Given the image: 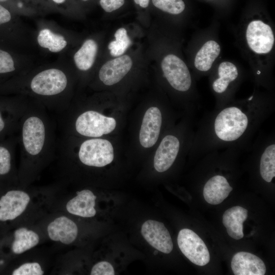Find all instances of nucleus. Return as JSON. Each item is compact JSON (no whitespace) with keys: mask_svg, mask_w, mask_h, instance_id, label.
Wrapping results in <instances>:
<instances>
[{"mask_svg":"<svg viewBox=\"0 0 275 275\" xmlns=\"http://www.w3.org/2000/svg\"><path fill=\"white\" fill-rule=\"evenodd\" d=\"M274 110L272 100L253 94L206 113L194 132L190 152L195 157L216 150L247 151L254 136Z\"/></svg>","mask_w":275,"mask_h":275,"instance_id":"f257e3e1","label":"nucleus"},{"mask_svg":"<svg viewBox=\"0 0 275 275\" xmlns=\"http://www.w3.org/2000/svg\"><path fill=\"white\" fill-rule=\"evenodd\" d=\"M41 103H29L20 120L18 144L22 159L36 161L56 151L54 126Z\"/></svg>","mask_w":275,"mask_h":275,"instance_id":"f03ea898","label":"nucleus"},{"mask_svg":"<svg viewBox=\"0 0 275 275\" xmlns=\"http://www.w3.org/2000/svg\"><path fill=\"white\" fill-rule=\"evenodd\" d=\"M68 84V77L64 71L51 68L34 75L29 82V89L35 96L43 99L41 104L46 108L48 99L52 101V98L60 97L64 93Z\"/></svg>","mask_w":275,"mask_h":275,"instance_id":"7ed1b4c3","label":"nucleus"},{"mask_svg":"<svg viewBox=\"0 0 275 275\" xmlns=\"http://www.w3.org/2000/svg\"><path fill=\"white\" fill-rule=\"evenodd\" d=\"M194 131L191 126L181 137L174 134L166 135L161 140L154 155V167L156 171L163 173L174 164L180 151L191 146Z\"/></svg>","mask_w":275,"mask_h":275,"instance_id":"20e7f679","label":"nucleus"},{"mask_svg":"<svg viewBox=\"0 0 275 275\" xmlns=\"http://www.w3.org/2000/svg\"><path fill=\"white\" fill-rule=\"evenodd\" d=\"M78 156L80 162L86 166L103 167L113 160L114 149L108 141L92 138L81 144Z\"/></svg>","mask_w":275,"mask_h":275,"instance_id":"39448f33","label":"nucleus"},{"mask_svg":"<svg viewBox=\"0 0 275 275\" xmlns=\"http://www.w3.org/2000/svg\"><path fill=\"white\" fill-rule=\"evenodd\" d=\"M116 126L114 118L93 110L80 114L75 121V130L81 135L98 138L113 131Z\"/></svg>","mask_w":275,"mask_h":275,"instance_id":"423d86ee","label":"nucleus"},{"mask_svg":"<svg viewBox=\"0 0 275 275\" xmlns=\"http://www.w3.org/2000/svg\"><path fill=\"white\" fill-rule=\"evenodd\" d=\"M29 103L17 99H0V141L17 134Z\"/></svg>","mask_w":275,"mask_h":275,"instance_id":"0eeeda50","label":"nucleus"},{"mask_svg":"<svg viewBox=\"0 0 275 275\" xmlns=\"http://www.w3.org/2000/svg\"><path fill=\"white\" fill-rule=\"evenodd\" d=\"M177 243L181 252L193 263L204 266L209 263L210 254L207 246L191 230L181 229L178 235Z\"/></svg>","mask_w":275,"mask_h":275,"instance_id":"6e6552de","label":"nucleus"},{"mask_svg":"<svg viewBox=\"0 0 275 275\" xmlns=\"http://www.w3.org/2000/svg\"><path fill=\"white\" fill-rule=\"evenodd\" d=\"M163 75L175 90L186 92L192 86V78L185 63L174 54L166 56L161 62Z\"/></svg>","mask_w":275,"mask_h":275,"instance_id":"1a4fd4ad","label":"nucleus"},{"mask_svg":"<svg viewBox=\"0 0 275 275\" xmlns=\"http://www.w3.org/2000/svg\"><path fill=\"white\" fill-rule=\"evenodd\" d=\"M246 38L250 48L259 54L270 51L274 38L270 26L261 20H254L248 25Z\"/></svg>","mask_w":275,"mask_h":275,"instance_id":"9d476101","label":"nucleus"},{"mask_svg":"<svg viewBox=\"0 0 275 275\" xmlns=\"http://www.w3.org/2000/svg\"><path fill=\"white\" fill-rule=\"evenodd\" d=\"M141 233L147 242L157 250L165 254L172 252L173 249L172 240L162 223L147 220L142 226Z\"/></svg>","mask_w":275,"mask_h":275,"instance_id":"9b49d317","label":"nucleus"},{"mask_svg":"<svg viewBox=\"0 0 275 275\" xmlns=\"http://www.w3.org/2000/svg\"><path fill=\"white\" fill-rule=\"evenodd\" d=\"M30 197L20 190H10L0 198V221H11L20 216L26 209Z\"/></svg>","mask_w":275,"mask_h":275,"instance_id":"f8f14e48","label":"nucleus"},{"mask_svg":"<svg viewBox=\"0 0 275 275\" xmlns=\"http://www.w3.org/2000/svg\"><path fill=\"white\" fill-rule=\"evenodd\" d=\"M162 125V116L157 107H151L146 112L140 131V142L145 148H150L157 142Z\"/></svg>","mask_w":275,"mask_h":275,"instance_id":"ddd939ff","label":"nucleus"},{"mask_svg":"<svg viewBox=\"0 0 275 275\" xmlns=\"http://www.w3.org/2000/svg\"><path fill=\"white\" fill-rule=\"evenodd\" d=\"M239 73L236 66L229 62H224L218 66L217 77L212 82V89L218 97L215 108L226 104V94L228 93L230 86L236 81Z\"/></svg>","mask_w":275,"mask_h":275,"instance_id":"4468645a","label":"nucleus"},{"mask_svg":"<svg viewBox=\"0 0 275 275\" xmlns=\"http://www.w3.org/2000/svg\"><path fill=\"white\" fill-rule=\"evenodd\" d=\"M132 65V61L128 56H120L102 66L99 72V79L105 85H114L127 74Z\"/></svg>","mask_w":275,"mask_h":275,"instance_id":"2eb2a0df","label":"nucleus"},{"mask_svg":"<svg viewBox=\"0 0 275 275\" xmlns=\"http://www.w3.org/2000/svg\"><path fill=\"white\" fill-rule=\"evenodd\" d=\"M231 266L235 275H264L266 272L264 262L249 252L235 254L232 259Z\"/></svg>","mask_w":275,"mask_h":275,"instance_id":"dca6fc26","label":"nucleus"},{"mask_svg":"<svg viewBox=\"0 0 275 275\" xmlns=\"http://www.w3.org/2000/svg\"><path fill=\"white\" fill-rule=\"evenodd\" d=\"M232 190V186L225 175L215 174L206 181L203 193L208 203L217 205L223 202Z\"/></svg>","mask_w":275,"mask_h":275,"instance_id":"f3484780","label":"nucleus"},{"mask_svg":"<svg viewBox=\"0 0 275 275\" xmlns=\"http://www.w3.org/2000/svg\"><path fill=\"white\" fill-rule=\"evenodd\" d=\"M47 232L52 240L69 244L75 240L78 234V228L73 221L65 216H61L49 223Z\"/></svg>","mask_w":275,"mask_h":275,"instance_id":"a211bd4d","label":"nucleus"},{"mask_svg":"<svg viewBox=\"0 0 275 275\" xmlns=\"http://www.w3.org/2000/svg\"><path fill=\"white\" fill-rule=\"evenodd\" d=\"M77 195L66 204V209L71 214L83 217H91L96 213L95 209L96 196L89 189L76 193Z\"/></svg>","mask_w":275,"mask_h":275,"instance_id":"6ab92c4d","label":"nucleus"},{"mask_svg":"<svg viewBox=\"0 0 275 275\" xmlns=\"http://www.w3.org/2000/svg\"><path fill=\"white\" fill-rule=\"evenodd\" d=\"M248 216V210L238 206L230 208L224 212L223 223L231 237L238 240L243 237V224Z\"/></svg>","mask_w":275,"mask_h":275,"instance_id":"aec40b11","label":"nucleus"},{"mask_svg":"<svg viewBox=\"0 0 275 275\" xmlns=\"http://www.w3.org/2000/svg\"><path fill=\"white\" fill-rule=\"evenodd\" d=\"M17 144V134L0 141V178L11 174Z\"/></svg>","mask_w":275,"mask_h":275,"instance_id":"412c9836","label":"nucleus"},{"mask_svg":"<svg viewBox=\"0 0 275 275\" xmlns=\"http://www.w3.org/2000/svg\"><path fill=\"white\" fill-rule=\"evenodd\" d=\"M221 51L219 45L215 41L206 42L197 53L195 67L200 71H208Z\"/></svg>","mask_w":275,"mask_h":275,"instance_id":"4be33fe9","label":"nucleus"},{"mask_svg":"<svg viewBox=\"0 0 275 275\" xmlns=\"http://www.w3.org/2000/svg\"><path fill=\"white\" fill-rule=\"evenodd\" d=\"M97 50V44L94 40H86L74 55L77 68L81 71L90 69L95 62Z\"/></svg>","mask_w":275,"mask_h":275,"instance_id":"5701e85b","label":"nucleus"},{"mask_svg":"<svg viewBox=\"0 0 275 275\" xmlns=\"http://www.w3.org/2000/svg\"><path fill=\"white\" fill-rule=\"evenodd\" d=\"M14 239L12 250L15 254H20L37 245L39 242V235L34 231L21 227L14 231Z\"/></svg>","mask_w":275,"mask_h":275,"instance_id":"b1692460","label":"nucleus"},{"mask_svg":"<svg viewBox=\"0 0 275 275\" xmlns=\"http://www.w3.org/2000/svg\"><path fill=\"white\" fill-rule=\"evenodd\" d=\"M37 40L41 47L55 53L62 51L67 44V42L63 36L54 33L46 28L39 32Z\"/></svg>","mask_w":275,"mask_h":275,"instance_id":"393cba45","label":"nucleus"},{"mask_svg":"<svg viewBox=\"0 0 275 275\" xmlns=\"http://www.w3.org/2000/svg\"><path fill=\"white\" fill-rule=\"evenodd\" d=\"M116 40L108 44L110 54L113 57H119L122 55L131 44L126 30L123 28L118 29L115 34Z\"/></svg>","mask_w":275,"mask_h":275,"instance_id":"a878e982","label":"nucleus"},{"mask_svg":"<svg viewBox=\"0 0 275 275\" xmlns=\"http://www.w3.org/2000/svg\"><path fill=\"white\" fill-rule=\"evenodd\" d=\"M152 1L153 4L155 7L172 14H180L185 9V4L182 0Z\"/></svg>","mask_w":275,"mask_h":275,"instance_id":"bb28decb","label":"nucleus"},{"mask_svg":"<svg viewBox=\"0 0 275 275\" xmlns=\"http://www.w3.org/2000/svg\"><path fill=\"white\" fill-rule=\"evenodd\" d=\"M44 273L41 265L37 262H28L21 265L13 272V275H42Z\"/></svg>","mask_w":275,"mask_h":275,"instance_id":"cd10ccee","label":"nucleus"},{"mask_svg":"<svg viewBox=\"0 0 275 275\" xmlns=\"http://www.w3.org/2000/svg\"><path fill=\"white\" fill-rule=\"evenodd\" d=\"M15 70L14 62L11 54L0 49V75L10 73Z\"/></svg>","mask_w":275,"mask_h":275,"instance_id":"c85d7f7f","label":"nucleus"},{"mask_svg":"<svg viewBox=\"0 0 275 275\" xmlns=\"http://www.w3.org/2000/svg\"><path fill=\"white\" fill-rule=\"evenodd\" d=\"M91 275H114L115 271L112 265L107 261H101L95 264L92 268Z\"/></svg>","mask_w":275,"mask_h":275,"instance_id":"c756f323","label":"nucleus"},{"mask_svg":"<svg viewBox=\"0 0 275 275\" xmlns=\"http://www.w3.org/2000/svg\"><path fill=\"white\" fill-rule=\"evenodd\" d=\"M124 0H100V5L106 12H111L121 7Z\"/></svg>","mask_w":275,"mask_h":275,"instance_id":"7c9ffc66","label":"nucleus"},{"mask_svg":"<svg viewBox=\"0 0 275 275\" xmlns=\"http://www.w3.org/2000/svg\"><path fill=\"white\" fill-rule=\"evenodd\" d=\"M11 19L10 12L0 5V25L9 22Z\"/></svg>","mask_w":275,"mask_h":275,"instance_id":"2f4dec72","label":"nucleus"},{"mask_svg":"<svg viewBox=\"0 0 275 275\" xmlns=\"http://www.w3.org/2000/svg\"><path fill=\"white\" fill-rule=\"evenodd\" d=\"M135 4L142 8H147L149 3V0H134Z\"/></svg>","mask_w":275,"mask_h":275,"instance_id":"473e14b6","label":"nucleus"},{"mask_svg":"<svg viewBox=\"0 0 275 275\" xmlns=\"http://www.w3.org/2000/svg\"><path fill=\"white\" fill-rule=\"evenodd\" d=\"M54 3L57 4H61L64 3L66 0H52Z\"/></svg>","mask_w":275,"mask_h":275,"instance_id":"72a5a7b5","label":"nucleus"},{"mask_svg":"<svg viewBox=\"0 0 275 275\" xmlns=\"http://www.w3.org/2000/svg\"><path fill=\"white\" fill-rule=\"evenodd\" d=\"M8 0H0V2H6Z\"/></svg>","mask_w":275,"mask_h":275,"instance_id":"f704fd0d","label":"nucleus"},{"mask_svg":"<svg viewBox=\"0 0 275 275\" xmlns=\"http://www.w3.org/2000/svg\"><path fill=\"white\" fill-rule=\"evenodd\" d=\"M82 1H88V0H82Z\"/></svg>","mask_w":275,"mask_h":275,"instance_id":"c9c22d12","label":"nucleus"}]
</instances>
